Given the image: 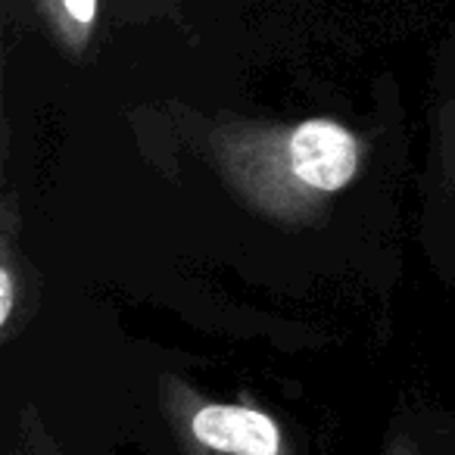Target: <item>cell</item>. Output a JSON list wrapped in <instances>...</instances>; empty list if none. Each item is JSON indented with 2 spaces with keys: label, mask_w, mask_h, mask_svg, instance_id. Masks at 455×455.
I'll return each instance as SVG.
<instances>
[{
  "label": "cell",
  "mask_w": 455,
  "mask_h": 455,
  "mask_svg": "<svg viewBox=\"0 0 455 455\" xmlns=\"http://www.w3.org/2000/svg\"><path fill=\"white\" fill-rule=\"evenodd\" d=\"M291 165L303 184L315 190H337L349 184L359 165L355 138L328 119H309L291 138Z\"/></svg>",
  "instance_id": "6da1fadb"
},
{
  "label": "cell",
  "mask_w": 455,
  "mask_h": 455,
  "mask_svg": "<svg viewBox=\"0 0 455 455\" xmlns=\"http://www.w3.org/2000/svg\"><path fill=\"white\" fill-rule=\"evenodd\" d=\"M194 436L228 455H278L281 434L268 415L243 405H206L194 415Z\"/></svg>",
  "instance_id": "7a4b0ae2"
},
{
  "label": "cell",
  "mask_w": 455,
  "mask_h": 455,
  "mask_svg": "<svg viewBox=\"0 0 455 455\" xmlns=\"http://www.w3.org/2000/svg\"><path fill=\"white\" fill-rule=\"evenodd\" d=\"M63 10L69 13V20H76L78 26H91L97 16V0H60Z\"/></svg>",
  "instance_id": "3957f363"
},
{
  "label": "cell",
  "mask_w": 455,
  "mask_h": 455,
  "mask_svg": "<svg viewBox=\"0 0 455 455\" xmlns=\"http://www.w3.org/2000/svg\"><path fill=\"white\" fill-rule=\"evenodd\" d=\"M10 312H13V278L4 268V275H0V322H7Z\"/></svg>",
  "instance_id": "277c9868"
}]
</instances>
